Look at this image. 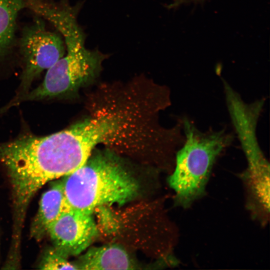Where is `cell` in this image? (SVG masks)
Returning <instances> with one entry per match:
<instances>
[{
  "label": "cell",
  "mask_w": 270,
  "mask_h": 270,
  "mask_svg": "<svg viewBox=\"0 0 270 270\" xmlns=\"http://www.w3.org/2000/svg\"><path fill=\"white\" fill-rule=\"evenodd\" d=\"M80 4L62 2L48 8L44 18L62 34L66 54L47 70L42 83L20 96L14 98L3 108L25 101L50 99L74 94L93 82L102 70L109 55L85 46L86 36L78 23Z\"/></svg>",
  "instance_id": "obj_1"
},
{
  "label": "cell",
  "mask_w": 270,
  "mask_h": 270,
  "mask_svg": "<svg viewBox=\"0 0 270 270\" xmlns=\"http://www.w3.org/2000/svg\"><path fill=\"white\" fill-rule=\"evenodd\" d=\"M116 152L93 150L84 164L62 180L70 208L92 214L104 205H122L135 198L140 186Z\"/></svg>",
  "instance_id": "obj_2"
},
{
  "label": "cell",
  "mask_w": 270,
  "mask_h": 270,
  "mask_svg": "<svg viewBox=\"0 0 270 270\" xmlns=\"http://www.w3.org/2000/svg\"><path fill=\"white\" fill-rule=\"evenodd\" d=\"M182 123L184 141L176 152L174 168L168 181L176 204L186 208L205 194L214 164L232 137L224 130L202 132L187 118Z\"/></svg>",
  "instance_id": "obj_3"
},
{
  "label": "cell",
  "mask_w": 270,
  "mask_h": 270,
  "mask_svg": "<svg viewBox=\"0 0 270 270\" xmlns=\"http://www.w3.org/2000/svg\"><path fill=\"white\" fill-rule=\"evenodd\" d=\"M44 22V19L38 16L22 30L18 44L24 70L19 91L15 98L27 93L33 80L66 53L62 37L48 30Z\"/></svg>",
  "instance_id": "obj_4"
},
{
  "label": "cell",
  "mask_w": 270,
  "mask_h": 270,
  "mask_svg": "<svg viewBox=\"0 0 270 270\" xmlns=\"http://www.w3.org/2000/svg\"><path fill=\"white\" fill-rule=\"evenodd\" d=\"M48 234L54 249L67 258L87 250L98 236V230L92 214L70 208L52 223Z\"/></svg>",
  "instance_id": "obj_5"
},
{
  "label": "cell",
  "mask_w": 270,
  "mask_h": 270,
  "mask_svg": "<svg viewBox=\"0 0 270 270\" xmlns=\"http://www.w3.org/2000/svg\"><path fill=\"white\" fill-rule=\"evenodd\" d=\"M70 208L64 194L62 181L55 182L44 192L40 202L39 208L32 222L31 235L37 240L48 234V229L65 210Z\"/></svg>",
  "instance_id": "obj_6"
},
{
  "label": "cell",
  "mask_w": 270,
  "mask_h": 270,
  "mask_svg": "<svg viewBox=\"0 0 270 270\" xmlns=\"http://www.w3.org/2000/svg\"><path fill=\"white\" fill-rule=\"evenodd\" d=\"M78 269L82 270H130L134 264L126 251L116 244L94 247L80 258Z\"/></svg>",
  "instance_id": "obj_7"
},
{
  "label": "cell",
  "mask_w": 270,
  "mask_h": 270,
  "mask_svg": "<svg viewBox=\"0 0 270 270\" xmlns=\"http://www.w3.org/2000/svg\"><path fill=\"white\" fill-rule=\"evenodd\" d=\"M29 0H0V60L14 50L19 13L27 8Z\"/></svg>",
  "instance_id": "obj_8"
},
{
  "label": "cell",
  "mask_w": 270,
  "mask_h": 270,
  "mask_svg": "<svg viewBox=\"0 0 270 270\" xmlns=\"http://www.w3.org/2000/svg\"><path fill=\"white\" fill-rule=\"evenodd\" d=\"M40 266L44 270L78 269L76 264L70 262L54 248L46 254Z\"/></svg>",
  "instance_id": "obj_9"
},
{
  "label": "cell",
  "mask_w": 270,
  "mask_h": 270,
  "mask_svg": "<svg viewBox=\"0 0 270 270\" xmlns=\"http://www.w3.org/2000/svg\"><path fill=\"white\" fill-rule=\"evenodd\" d=\"M186 0H175L174 2L171 4V6H176L178 4L186 1Z\"/></svg>",
  "instance_id": "obj_10"
}]
</instances>
